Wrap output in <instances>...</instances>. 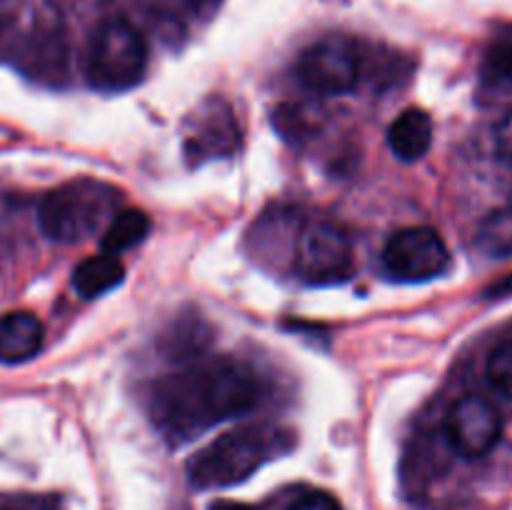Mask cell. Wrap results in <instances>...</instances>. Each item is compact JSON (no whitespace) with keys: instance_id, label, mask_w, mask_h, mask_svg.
Masks as SVG:
<instances>
[{"instance_id":"obj_1","label":"cell","mask_w":512,"mask_h":510,"mask_svg":"<svg viewBox=\"0 0 512 510\" xmlns=\"http://www.w3.org/2000/svg\"><path fill=\"white\" fill-rule=\"evenodd\" d=\"M263 398V385L253 368L238 360L170 373L153 388V420L165 438L185 443L193 435L228 418L250 413Z\"/></svg>"},{"instance_id":"obj_2","label":"cell","mask_w":512,"mask_h":510,"mask_svg":"<svg viewBox=\"0 0 512 510\" xmlns=\"http://www.w3.org/2000/svg\"><path fill=\"white\" fill-rule=\"evenodd\" d=\"M290 433L263 425H243L223 433L195 453L188 463V478L195 488H230L248 480L268 460L288 450Z\"/></svg>"},{"instance_id":"obj_3","label":"cell","mask_w":512,"mask_h":510,"mask_svg":"<svg viewBox=\"0 0 512 510\" xmlns=\"http://www.w3.org/2000/svg\"><path fill=\"white\" fill-rule=\"evenodd\" d=\"M120 193L100 180L80 178L50 190L40 203V228L58 243L93 238L120 210Z\"/></svg>"},{"instance_id":"obj_4","label":"cell","mask_w":512,"mask_h":510,"mask_svg":"<svg viewBox=\"0 0 512 510\" xmlns=\"http://www.w3.org/2000/svg\"><path fill=\"white\" fill-rule=\"evenodd\" d=\"M148 65V43L143 33L125 18H110L90 35L85 55V75L103 93L133 88Z\"/></svg>"},{"instance_id":"obj_5","label":"cell","mask_w":512,"mask_h":510,"mask_svg":"<svg viewBox=\"0 0 512 510\" xmlns=\"http://www.w3.org/2000/svg\"><path fill=\"white\" fill-rule=\"evenodd\" d=\"M293 268L300 280L313 285L343 283L353 275V240L340 225L315 220L295 240Z\"/></svg>"},{"instance_id":"obj_6","label":"cell","mask_w":512,"mask_h":510,"mask_svg":"<svg viewBox=\"0 0 512 510\" xmlns=\"http://www.w3.org/2000/svg\"><path fill=\"white\" fill-rule=\"evenodd\" d=\"M360 68H363V55L358 43L345 35H330L300 53L295 75L300 85L313 93L338 95L355 88Z\"/></svg>"},{"instance_id":"obj_7","label":"cell","mask_w":512,"mask_h":510,"mask_svg":"<svg viewBox=\"0 0 512 510\" xmlns=\"http://www.w3.org/2000/svg\"><path fill=\"white\" fill-rule=\"evenodd\" d=\"M383 265L390 278L425 283L440 278L450 268V250L435 228L410 225L390 235L383 250Z\"/></svg>"},{"instance_id":"obj_8","label":"cell","mask_w":512,"mask_h":510,"mask_svg":"<svg viewBox=\"0 0 512 510\" xmlns=\"http://www.w3.org/2000/svg\"><path fill=\"white\" fill-rule=\"evenodd\" d=\"M445 435L463 458H483L503 438V415L483 395H463L445 415Z\"/></svg>"},{"instance_id":"obj_9","label":"cell","mask_w":512,"mask_h":510,"mask_svg":"<svg viewBox=\"0 0 512 510\" xmlns=\"http://www.w3.org/2000/svg\"><path fill=\"white\" fill-rule=\"evenodd\" d=\"M45 328L38 315L13 310L0 318V363L15 365L35 358L43 348Z\"/></svg>"},{"instance_id":"obj_10","label":"cell","mask_w":512,"mask_h":510,"mask_svg":"<svg viewBox=\"0 0 512 510\" xmlns=\"http://www.w3.org/2000/svg\"><path fill=\"white\" fill-rule=\"evenodd\" d=\"M388 145L400 160L415 163L433 145V120L425 110L408 108L388 128Z\"/></svg>"},{"instance_id":"obj_11","label":"cell","mask_w":512,"mask_h":510,"mask_svg":"<svg viewBox=\"0 0 512 510\" xmlns=\"http://www.w3.org/2000/svg\"><path fill=\"white\" fill-rule=\"evenodd\" d=\"M125 268L118 255L100 253L93 258H85L78 268L73 270V285L85 300L100 298L103 293L113 290L115 285L123 283Z\"/></svg>"},{"instance_id":"obj_12","label":"cell","mask_w":512,"mask_h":510,"mask_svg":"<svg viewBox=\"0 0 512 510\" xmlns=\"http://www.w3.org/2000/svg\"><path fill=\"white\" fill-rule=\"evenodd\" d=\"M150 233V218L143 210L123 208L113 215L105 230L100 233V250L108 255H120L125 250L143 243L145 235Z\"/></svg>"},{"instance_id":"obj_13","label":"cell","mask_w":512,"mask_h":510,"mask_svg":"<svg viewBox=\"0 0 512 510\" xmlns=\"http://www.w3.org/2000/svg\"><path fill=\"white\" fill-rule=\"evenodd\" d=\"M475 245L488 258H510L512 255V205L498 208L480 223Z\"/></svg>"},{"instance_id":"obj_14","label":"cell","mask_w":512,"mask_h":510,"mask_svg":"<svg viewBox=\"0 0 512 510\" xmlns=\"http://www.w3.org/2000/svg\"><path fill=\"white\" fill-rule=\"evenodd\" d=\"M483 78L493 85H512V23L490 38L483 55Z\"/></svg>"},{"instance_id":"obj_15","label":"cell","mask_w":512,"mask_h":510,"mask_svg":"<svg viewBox=\"0 0 512 510\" xmlns=\"http://www.w3.org/2000/svg\"><path fill=\"white\" fill-rule=\"evenodd\" d=\"M488 378L500 393L512 398V340H505L490 353Z\"/></svg>"},{"instance_id":"obj_16","label":"cell","mask_w":512,"mask_h":510,"mask_svg":"<svg viewBox=\"0 0 512 510\" xmlns=\"http://www.w3.org/2000/svg\"><path fill=\"white\" fill-rule=\"evenodd\" d=\"M493 140H495V150H498L500 158L510 160L512 163V110H508V113H505L503 118L495 123Z\"/></svg>"},{"instance_id":"obj_17","label":"cell","mask_w":512,"mask_h":510,"mask_svg":"<svg viewBox=\"0 0 512 510\" xmlns=\"http://www.w3.org/2000/svg\"><path fill=\"white\" fill-rule=\"evenodd\" d=\"M290 510H343L338 500L328 493H320V490H313V493H305L290 505Z\"/></svg>"},{"instance_id":"obj_18","label":"cell","mask_w":512,"mask_h":510,"mask_svg":"<svg viewBox=\"0 0 512 510\" xmlns=\"http://www.w3.org/2000/svg\"><path fill=\"white\" fill-rule=\"evenodd\" d=\"M213 510H253L248 505H238V503H218L213 505Z\"/></svg>"},{"instance_id":"obj_19","label":"cell","mask_w":512,"mask_h":510,"mask_svg":"<svg viewBox=\"0 0 512 510\" xmlns=\"http://www.w3.org/2000/svg\"><path fill=\"white\" fill-rule=\"evenodd\" d=\"M195 5H213V3H218V0H193Z\"/></svg>"},{"instance_id":"obj_20","label":"cell","mask_w":512,"mask_h":510,"mask_svg":"<svg viewBox=\"0 0 512 510\" xmlns=\"http://www.w3.org/2000/svg\"><path fill=\"white\" fill-rule=\"evenodd\" d=\"M0 510H15V508H10V505H0Z\"/></svg>"}]
</instances>
